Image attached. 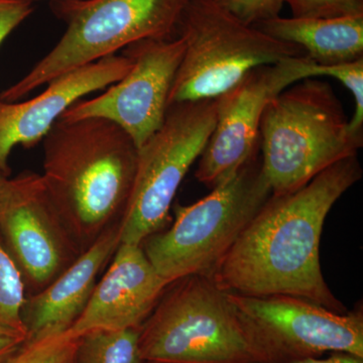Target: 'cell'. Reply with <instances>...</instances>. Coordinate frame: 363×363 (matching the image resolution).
Returning <instances> with one entry per match:
<instances>
[{
  "mask_svg": "<svg viewBox=\"0 0 363 363\" xmlns=\"http://www.w3.org/2000/svg\"><path fill=\"white\" fill-rule=\"evenodd\" d=\"M362 174L358 156L351 157L295 192L272 194L207 274L225 292L295 296L340 314L350 311L324 279L320 242L332 207Z\"/></svg>",
  "mask_w": 363,
  "mask_h": 363,
  "instance_id": "cell-1",
  "label": "cell"
},
{
  "mask_svg": "<svg viewBox=\"0 0 363 363\" xmlns=\"http://www.w3.org/2000/svg\"><path fill=\"white\" fill-rule=\"evenodd\" d=\"M48 194L81 252L123 218L138 147L117 124L100 117L59 119L43 140Z\"/></svg>",
  "mask_w": 363,
  "mask_h": 363,
  "instance_id": "cell-2",
  "label": "cell"
},
{
  "mask_svg": "<svg viewBox=\"0 0 363 363\" xmlns=\"http://www.w3.org/2000/svg\"><path fill=\"white\" fill-rule=\"evenodd\" d=\"M362 145L331 85L315 78L289 86L262 114L259 154L272 195L304 187L336 162L358 156Z\"/></svg>",
  "mask_w": 363,
  "mask_h": 363,
  "instance_id": "cell-3",
  "label": "cell"
},
{
  "mask_svg": "<svg viewBox=\"0 0 363 363\" xmlns=\"http://www.w3.org/2000/svg\"><path fill=\"white\" fill-rule=\"evenodd\" d=\"M192 0H51L65 33L32 70L0 92L6 102L21 101L60 75L116 55L145 39L178 37L179 21Z\"/></svg>",
  "mask_w": 363,
  "mask_h": 363,
  "instance_id": "cell-4",
  "label": "cell"
},
{
  "mask_svg": "<svg viewBox=\"0 0 363 363\" xmlns=\"http://www.w3.org/2000/svg\"><path fill=\"white\" fill-rule=\"evenodd\" d=\"M138 346L147 363H260L228 293L205 274L167 286Z\"/></svg>",
  "mask_w": 363,
  "mask_h": 363,
  "instance_id": "cell-5",
  "label": "cell"
},
{
  "mask_svg": "<svg viewBox=\"0 0 363 363\" xmlns=\"http://www.w3.org/2000/svg\"><path fill=\"white\" fill-rule=\"evenodd\" d=\"M271 196L259 150L206 197L177 204L173 225L143 241V252L169 284L209 274Z\"/></svg>",
  "mask_w": 363,
  "mask_h": 363,
  "instance_id": "cell-6",
  "label": "cell"
},
{
  "mask_svg": "<svg viewBox=\"0 0 363 363\" xmlns=\"http://www.w3.org/2000/svg\"><path fill=\"white\" fill-rule=\"evenodd\" d=\"M177 35L185 52L169 105L217 99L259 67L305 56L297 45L242 23L214 0H192Z\"/></svg>",
  "mask_w": 363,
  "mask_h": 363,
  "instance_id": "cell-7",
  "label": "cell"
},
{
  "mask_svg": "<svg viewBox=\"0 0 363 363\" xmlns=\"http://www.w3.org/2000/svg\"><path fill=\"white\" fill-rule=\"evenodd\" d=\"M216 116V100L169 105L161 128L138 147L121 243L142 245L166 228L177 192L206 147Z\"/></svg>",
  "mask_w": 363,
  "mask_h": 363,
  "instance_id": "cell-8",
  "label": "cell"
},
{
  "mask_svg": "<svg viewBox=\"0 0 363 363\" xmlns=\"http://www.w3.org/2000/svg\"><path fill=\"white\" fill-rule=\"evenodd\" d=\"M228 293L260 363H292L325 353L363 358V308L340 314L290 295Z\"/></svg>",
  "mask_w": 363,
  "mask_h": 363,
  "instance_id": "cell-9",
  "label": "cell"
},
{
  "mask_svg": "<svg viewBox=\"0 0 363 363\" xmlns=\"http://www.w3.org/2000/svg\"><path fill=\"white\" fill-rule=\"evenodd\" d=\"M0 241L18 267L26 296L44 290L81 250L48 194L42 175L7 178L0 193Z\"/></svg>",
  "mask_w": 363,
  "mask_h": 363,
  "instance_id": "cell-10",
  "label": "cell"
},
{
  "mask_svg": "<svg viewBox=\"0 0 363 363\" xmlns=\"http://www.w3.org/2000/svg\"><path fill=\"white\" fill-rule=\"evenodd\" d=\"M185 52V42L145 39L123 50L131 62L128 73L99 96L81 99L61 116L63 121L100 117L121 126L140 147L161 128Z\"/></svg>",
  "mask_w": 363,
  "mask_h": 363,
  "instance_id": "cell-11",
  "label": "cell"
},
{
  "mask_svg": "<svg viewBox=\"0 0 363 363\" xmlns=\"http://www.w3.org/2000/svg\"><path fill=\"white\" fill-rule=\"evenodd\" d=\"M311 61L303 57L259 67L217 98L214 130L199 157L195 177L213 189L230 178L259 150V128L267 104L310 74Z\"/></svg>",
  "mask_w": 363,
  "mask_h": 363,
  "instance_id": "cell-12",
  "label": "cell"
},
{
  "mask_svg": "<svg viewBox=\"0 0 363 363\" xmlns=\"http://www.w3.org/2000/svg\"><path fill=\"white\" fill-rule=\"evenodd\" d=\"M130 68L128 57L111 55L52 79L32 99H0V171L9 177V157L14 147H33L42 143L52 126L76 102L118 82Z\"/></svg>",
  "mask_w": 363,
  "mask_h": 363,
  "instance_id": "cell-13",
  "label": "cell"
},
{
  "mask_svg": "<svg viewBox=\"0 0 363 363\" xmlns=\"http://www.w3.org/2000/svg\"><path fill=\"white\" fill-rule=\"evenodd\" d=\"M169 285L147 259L142 245L121 243L84 311L69 331L80 337L97 329L140 328Z\"/></svg>",
  "mask_w": 363,
  "mask_h": 363,
  "instance_id": "cell-14",
  "label": "cell"
},
{
  "mask_svg": "<svg viewBox=\"0 0 363 363\" xmlns=\"http://www.w3.org/2000/svg\"><path fill=\"white\" fill-rule=\"evenodd\" d=\"M121 245V222L107 228L89 248L44 290L26 296L23 321L28 339L71 328L89 302L100 272Z\"/></svg>",
  "mask_w": 363,
  "mask_h": 363,
  "instance_id": "cell-15",
  "label": "cell"
},
{
  "mask_svg": "<svg viewBox=\"0 0 363 363\" xmlns=\"http://www.w3.org/2000/svg\"><path fill=\"white\" fill-rule=\"evenodd\" d=\"M253 26L274 39L297 45L317 65L363 59V14L329 18L279 16Z\"/></svg>",
  "mask_w": 363,
  "mask_h": 363,
  "instance_id": "cell-16",
  "label": "cell"
},
{
  "mask_svg": "<svg viewBox=\"0 0 363 363\" xmlns=\"http://www.w3.org/2000/svg\"><path fill=\"white\" fill-rule=\"evenodd\" d=\"M140 331V328L87 332L79 338L76 363H143Z\"/></svg>",
  "mask_w": 363,
  "mask_h": 363,
  "instance_id": "cell-17",
  "label": "cell"
},
{
  "mask_svg": "<svg viewBox=\"0 0 363 363\" xmlns=\"http://www.w3.org/2000/svg\"><path fill=\"white\" fill-rule=\"evenodd\" d=\"M26 298L23 277L0 241V329L28 337L23 321Z\"/></svg>",
  "mask_w": 363,
  "mask_h": 363,
  "instance_id": "cell-18",
  "label": "cell"
},
{
  "mask_svg": "<svg viewBox=\"0 0 363 363\" xmlns=\"http://www.w3.org/2000/svg\"><path fill=\"white\" fill-rule=\"evenodd\" d=\"M79 338L67 330L44 337L26 339L2 363H72L75 360Z\"/></svg>",
  "mask_w": 363,
  "mask_h": 363,
  "instance_id": "cell-19",
  "label": "cell"
},
{
  "mask_svg": "<svg viewBox=\"0 0 363 363\" xmlns=\"http://www.w3.org/2000/svg\"><path fill=\"white\" fill-rule=\"evenodd\" d=\"M310 74L312 78H335L352 93L355 108L350 128L354 135L363 136V59L330 66H320L311 62Z\"/></svg>",
  "mask_w": 363,
  "mask_h": 363,
  "instance_id": "cell-20",
  "label": "cell"
},
{
  "mask_svg": "<svg viewBox=\"0 0 363 363\" xmlns=\"http://www.w3.org/2000/svg\"><path fill=\"white\" fill-rule=\"evenodd\" d=\"M294 18H329L363 14V0H286Z\"/></svg>",
  "mask_w": 363,
  "mask_h": 363,
  "instance_id": "cell-21",
  "label": "cell"
},
{
  "mask_svg": "<svg viewBox=\"0 0 363 363\" xmlns=\"http://www.w3.org/2000/svg\"><path fill=\"white\" fill-rule=\"evenodd\" d=\"M236 18L255 26L279 16L286 0H214Z\"/></svg>",
  "mask_w": 363,
  "mask_h": 363,
  "instance_id": "cell-22",
  "label": "cell"
},
{
  "mask_svg": "<svg viewBox=\"0 0 363 363\" xmlns=\"http://www.w3.org/2000/svg\"><path fill=\"white\" fill-rule=\"evenodd\" d=\"M33 11L32 2L0 0V45Z\"/></svg>",
  "mask_w": 363,
  "mask_h": 363,
  "instance_id": "cell-23",
  "label": "cell"
},
{
  "mask_svg": "<svg viewBox=\"0 0 363 363\" xmlns=\"http://www.w3.org/2000/svg\"><path fill=\"white\" fill-rule=\"evenodd\" d=\"M28 339L23 334L0 329V363L7 359Z\"/></svg>",
  "mask_w": 363,
  "mask_h": 363,
  "instance_id": "cell-24",
  "label": "cell"
},
{
  "mask_svg": "<svg viewBox=\"0 0 363 363\" xmlns=\"http://www.w3.org/2000/svg\"><path fill=\"white\" fill-rule=\"evenodd\" d=\"M292 363H363V358L348 353L336 352L327 358H306Z\"/></svg>",
  "mask_w": 363,
  "mask_h": 363,
  "instance_id": "cell-25",
  "label": "cell"
},
{
  "mask_svg": "<svg viewBox=\"0 0 363 363\" xmlns=\"http://www.w3.org/2000/svg\"><path fill=\"white\" fill-rule=\"evenodd\" d=\"M6 178L7 176L4 175V174L0 171V193H1L2 186H4V181H6Z\"/></svg>",
  "mask_w": 363,
  "mask_h": 363,
  "instance_id": "cell-26",
  "label": "cell"
},
{
  "mask_svg": "<svg viewBox=\"0 0 363 363\" xmlns=\"http://www.w3.org/2000/svg\"><path fill=\"white\" fill-rule=\"evenodd\" d=\"M21 1L32 2V4H33V1H37V0H21Z\"/></svg>",
  "mask_w": 363,
  "mask_h": 363,
  "instance_id": "cell-27",
  "label": "cell"
},
{
  "mask_svg": "<svg viewBox=\"0 0 363 363\" xmlns=\"http://www.w3.org/2000/svg\"><path fill=\"white\" fill-rule=\"evenodd\" d=\"M72 363H76V360H74V362H72Z\"/></svg>",
  "mask_w": 363,
  "mask_h": 363,
  "instance_id": "cell-28",
  "label": "cell"
},
{
  "mask_svg": "<svg viewBox=\"0 0 363 363\" xmlns=\"http://www.w3.org/2000/svg\"><path fill=\"white\" fill-rule=\"evenodd\" d=\"M143 363H147V362H143Z\"/></svg>",
  "mask_w": 363,
  "mask_h": 363,
  "instance_id": "cell-29",
  "label": "cell"
}]
</instances>
